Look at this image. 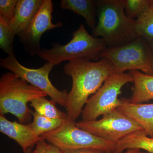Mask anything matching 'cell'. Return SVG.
Listing matches in <instances>:
<instances>
[{
    "instance_id": "cell-1",
    "label": "cell",
    "mask_w": 153,
    "mask_h": 153,
    "mask_svg": "<svg viewBox=\"0 0 153 153\" xmlns=\"http://www.w3.org/2000/svg\"><path fill=\"white\" fill-rule=\"evenodd\" d=\"M63 70L66 75L71 76L72 81L65 108L68 117L75 122L91 96L97 91L108 76L115 72L114 67L105 58L96 62L80 59L69 62Z\"/></svg>"
},
{
    "instance_id": "cell-2",
    "label": "cell",
    "mask_w": 153,
    "mask_h": 153,
    "mask_svg": "<svg viewBox=\"0 0 153 153\" xmlns=\"http://www.w3.org/2000/svg\"><path fill=\"white\" fill-rule=\"evenodd\" d=\"M98 21L92 36L101 37L107 48L121 47L134 41L139 36L136 20L125 13L124 0L97 1Z\"/></svg>"
},
{
    "instance_id": "cell-3",
    "label": "cell",
    "mask_w": 153,
    "mask_h": 153,
    "mask_svg": "<svg viewBox=\"0 0 153 153\" xmlns=\"http://www.w3.org/2000/svg\"><path fill=\"white\" fill-rule=\"evenodd\" d=\"M72 35V39L66 45L55 43L51 49L41 48L36 55L54 66L63 61L70 62L76 59H87L95 62L101 59L102 54L107 49L102 38L90 35L82 25Z\"/></svg>"
},
{
    "instance_id": "cell-4",
    "label": "cell",
    "mask_w": 153,
    "mask_h": 153,
    "mask_svg": "<svg viewBox=\"0 0 153 153\" xmlns=\"http://www.w3.org/2000/svg\"><path fill=\"white\" fill-rule=\"evenodd\" d=\"M29 83L13 72L2 75L0 79V115L10 113L22 124L31 120L32 114L28 103L47 95Z\"/></svg>"
},
{
    "instance_id": "cell-5",
    "label": "cell",
    "mask_w": 153,
    "mask_h": 153,
    "mask_svg": "<svg viewBox=\"0 0 153 153\" xmlns=\"http://www.w3.org/2000/svg\"><path fill=\"white\" fill-rule=\"evenodd\" d=\"M40 137L63 152L96 149L114 153L116 149L117 143L102 139L79 128L68 117L58 128Z\"/></svg>"
},
{
    "instance_id": "cell-6",
    "label": "cell",
    "mask_w": 153,
    "mask_h": 153,
    "mask_svg": "<svg viewBox=\"0 0 153 153\" xmlns=\"http://www.w3.org/2000/svg\"><path fill=\"white\" fill-rule=\"evenodd\" d=\"M101 57L112 63L116 73L140 70L145 74L153 75L152 51L149 42L141 36L121 47L107 48L102 52Z\"/></svg>"
},
{
    "instance_id": "cell-7",
    "label": "cell",
    "mask_w": 153,
    "mask_h": 153,
    "mask_svg": "<svg viewBox=\"0 0 153 153\" xmlns=\"http://www.w3.org/2000/svg\"><path fill=\"white\" fill-rule=\"evenodd\" d=\"M133 82V77L130 72L113 73L88 99L81 113L82 120H96L100 116L117 108L121 104V100L118 99V96L122 93L123 87Z\"/></svg>"
},
{
    "instance_id": "cell-8",
    "label": "cell",
    "mask_w": 153,
    "mask_h": 153,
    "mask_svg": "<svg viewBox=\"0 0 153 153\" xmlns=\"http://www.w3.org/2000/svg\"><path fill=\"white\" fill-rule=\"evenodd\" d=\"M102 116L100 119L91 121H79L76 123V126L95 136L115 143L134 132L143 130L138 124L117 108Z\"/></svg>"
},
{
    "instance_id": "cell-9",
    "label": "cell",
    "mask_w": 153,
    "mask_h": 153,
    "mask_svg": "<svg viewBox=\"0 0 153 153\" xmlns=\"http://www.w3.org/2000/svg\"><path fill=\"white\" fill-rule=\"evenodd\" d=\"M0 66L25 79L28 83L38 88L47 94L56 103L66 107L68 93L66 90L57 89L49 79V74L54 65L47 62L41 68L34 69L27 68L21 64L15 55H8L1 59Z\"/></svg>"
},
{
    "instance_id": "cell-10",
    "label": "cell",
    "mask_w": 153,
    "mask_h": 153,
    "mask_svg": "<svg viewBox=\"0 0 153 153\" xmlns=\"http://www.w3.org/2000/svg\"><path fill=\"white\" fill-rule=\"evenodd\" d=\"M53 8V3L51 0H44L28 27L18 35L20 41L30 49V52L32 55L36 54L41 49L40 40L44 33L62 26L60 22L56 24L52 23Z\"/></svg>"
},
{
    "instance_id": "cell-11",
    "label": "cell",
    "mask_w": 153,
    "mask_h": 153,
    "mask_svg": "<svg viewBox=\"0 0 153 153\" xmlns=\"http://www.w3.org/2000/svg\"><path fill=\"white\" fill-rule=\"evenodd\" d=\"M0 131L16 141L25 153L32 149L42 139L35 134L30 124L26 125L10 121L3 115H0Z\"/></svg>"
},
{
    "instance_id": "cell-12",
    "label": "cell",
    "mask_w": 153,
    "mask_h": 153,
    "mask_svg": "<svg viewBox=\"0 0 153 153\" xmlns=\"http://www.w3.org/2000/svg\"><path fill=\"white\" fill-rule=\"evenodd\" d=\"M121 100L118 110L138 124L148 136L153 138V103L134 104L127 99Z\"/></svg>"
},
{
    "instance_id": "cell-13",
    "label": "cell",
    "mask_w": 153,
    "mask_h": 153,
    "mask_svg": "<svg viewBox=\"0 0 153 153\" xmlns=\"http://www.w3.org/2000/svg\"><path fill=\"white\" fill-rule=\"evenodd\" d=\"M44 2V0H18L15 15L9 23L16 35L28 27Z\"/></svg>"
},
{
    "instance_id": "cell-14",
    "label": "cell",
    "mask_w": 153,
    "mask_h": 153,
    "mask_svg": "<svg viewBox=\"0 0 153 153\" xmlns=\"http://www.w3.org/2000/svg\"><path fill=\"white\" fill-rule=\"evenodd\" d=\"M129 72L134 79L132 96L130 101L139 104L153 100V75L137 70H131Z\"/></svg>"
},
{
    "instance_id": "cell-15",
    "label": "cell",
    "mask_w": 153,
    "mask_h": 153,
    "mask_svg": "<svg viewBox=\"0 0 153 153\" xmlns=\"http://www.w3.org/2000/svg\"><path fill=\"white\" fill-rule=\"evenodd\" d=\"M60 6L63 10L73 11L82 16L86 24L93 30L96 26L97 1L94 0H61Z\"/></svg>"
},
{
    "instance_id": "cell-16",
    "label": "cell",
    "mask_w": 153,
    "mask_h": 153,
    "mask_svg": "<svg viewBox=\"0 0 153 153\" xmlns=\"http://www.w3.org/2000/svg\"><path fill=\"white\" fill-rule=\"evenodd\" d=\"M129 149H143L153 153V138L148 136L143 130L134 132L117 143L114 153H122Z\"/></svg>"
},
{
    "instance_id": "cell-17",
    "label": "cell",
    "mask_w": 153,
    "mask_h": 153,
    "mask_svg": "<svg viewBox=\"0 0 153 153\" xmlns=\"http://www.w3.org/2000/svg\"><path fill=\"white\" fill-rule=\"evenodd\" d=\"M56 104L54 100H48L45 97H43L31 101L30 106L34 108L35 112L43 116L50 118L65 120L68 117L67 113L58 109Z\"/></svg>"
},
{
    "instance_id": "cell-18",
    "label": "cell",
    "mask_w": 153,
    "mask_h": 153,
    "mask_svg": "<svg viewBox=\"0 0 153 153\" xmlns=\"http://www.w3.org/2000/svg\"><path fill=\"white\" fill-rule=\"evenodd\" d=\"M31 113L33 116V121L30 124L33 131L38 137L58 128L64 120L45 117L32 111Z\"/></svg>"
},
{
    "instance_id": "cell-19",
    "label": "cell",
    "mask_w": 153,
    "mask_h": 153,
    "mask_svg": "<svg viewBox=\"0 0 153 153\" xmlns=\"http://www.w3.org/2000/svg\"><path fill=\"white\" fill-rule=\"evenodd\" d=\"M136 32L149 42L153 39V7H150L136 19Z\"/></svg>"
},
{
    "instance_id": "cell-20",
    "label": "cell",
    "mask_w": 153,
    "mask_h": 153,
    "mask_svg": "<svg viewBox=\"0 0 153 153\" xmlns=\"http://www.w3.org/2000/svg\"><path fill=\"white\" fill-rule=\"evenodd\" d=\"M16 35L9 23L0 17V48L8 55H15L13 42Z\"/></svg>"
},
{
    "instance_id": "cell-21",
    "label": "cell",
    "mask_w": 153,
    "mask_h": 153,
    "mask_svg": "<svg viewBox=\"0 0 153 153\" xmlns=\"http://www.w3.org/2000/svg\"><path fill=\"white\" fill-rule=\"evenodd\" d=\"M150 7V0H124L125 13L130 19H137Z\"/></svg>"
},
{
    "instance_id": "cell-22",
    "label": "cell",
    "mask_w": 153,
    "mask_h": 153,
    "mask_svg": "<svg viewBox=\"0 0 153 153\" xmlns=\"http://www.w3.org/2000/svg\"><path fill=\"white\" fill-rule=\"evenodd\" d=\"M17 2V0L0 1V17L8 23L13 18Z\"/></svg>"
},
{
    "instance_id": "cell-23",
    "label": "cell",
    "mask_w": 153,
    "mask_h": 153,
    "mask_svg": "<svg viewBox=\"0 0 153 153\" xmlns=\"http://www.w3.org/2000/svg\"><path fill=\"white\" fill-rule=\"evenodd\" d=\"M26 153H64V152L42 138L36 143L34 149H32Z\"/></svg>"
},
{
    "instance_id": "cell-24",
    "label": "cell",
    "mask_w": 153,
    "mask_h": 153,
    "mask_svg": "<svg viewBox=\"0 0 153 153\" xmlns=\"http://www.w3.org/2000/svg\"><path fill=\"white\" fill-rule=\"evenodd\" d=\"M64 153H106L101 150L96 149H84L66 151Z\"/></svg>"
},
{
    "instance_id": "cell-25",
    "label": "cell",
    "mask_w": 153,
    "mask_h": 153,
    "mask_svg": "<svg viewBox=\"0 0 153 153\" xmlns=\"http://www.w3.org/2000/svg\"><path fill=\"white\" fill-rule=\"evenodd\" d=\"M140 149H129L127 150L125 152L121 153H136L138 151H139ZM106 153H114L113 152H106Z\"/></svg>"
},
{
    "instance_id": "cell-26",
    "label": "cell",
    "mask_w": 153,
    "mask_h": 153,
    "mask_svg": "<svg viewBox=\"0 0 153 153\" xmlns=\"http://www.w3.org/2000/svg\"><path fill=\"white\" fill-rule=\"evenodd\" d=\"M149 43L150 45L151 48L153 53V39L149 42Z\"/></svg>"
},
{
    "instance_id": "cell-27",
    "label": "cell",
    "mask_w": 153,
    "mask_h": 153,
    "mask_svg": "<svg viewBox=\"0 0 153 153\" xmlns=\"http://www.w3.org/2000/svg\"><path fill=\"white\" fill-rule=\"evenodd\" d=\"M150 7H153V0H150Z\"/></svg>"
},
{
    "instance_id": "cell-28",
    "label": "cell",
    "mask_w": 153,
    "mask_h": 153,
    "mask_svg": "<svg viewBox=\"0 0 153 153\" xmlns=\"http://www.w3.org/2000/svg\"><path fill=\"white\" fill-rule=\"evenodd\" d=\"M136 153H149L147 152H141L140 150L138 151V152H137Z\"/></svg>"
},
{
    "instance_id": "cell-29",
    "label": "cell",
    "mask_w": 153,
    "mask_h": 153,
    "mask_svg": "<svg viewBox=\"0 0 153 153\" xmlns=\"http://www.w3.org/2000/svg\"><path fill=\"white\" fill-rule=\"evenodd\" d=\"M152 67H153V65H152Z\"/></svg>"
}]
</instances>
